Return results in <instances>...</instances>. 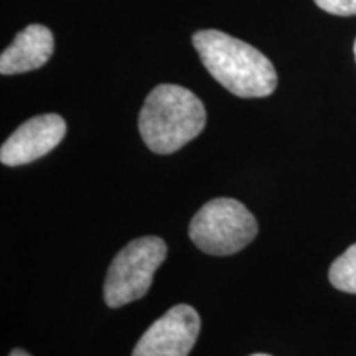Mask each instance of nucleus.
Instances as JSON below:
<instances>
[{
    "label": "nucleus",
    "instance_id": "423d86ee",
    "mask_svg": "<svg viewBox=\"0 0 356 356\" xmlns=\"http://www.w3.org/2000/svg\"><path fill=\"white\" fill-rule=\"evenodd\" d=\"M66 122L58 114L35 115L22 124L0 149V162L7 167H19L35 162L50 154L63 140Z\"/></svg>",
    "mask_w": 356,
    "mask_h": 356
},
{
    "label": "nucleus",
    "instance_id": "0eeeda50",
    "mask_svg": "<svg viewBox=\"0 0 356 356\" xmlns=\"http://www.w3.org/2000/svg\"><path fill=\"white\" fill-rule=\"evenodd\" d=\"M55 48L53 33L43 25H29L0 56V73L20 74L33 71L50 60Z\"/></svg>",
    "mask_w": 356,
    "mask_h": 356
},
{
    "label": "nucleus",
    "instance_id": "f03ea898",
    "mask_svg": "<svg viewBox=\"0 0 356 356\" xmlns=\"http://www.w3.org/2000/svg\"><path fill=\"white\" fill-rule=\"evenodd\" d=\"M207 126V109L198 96L178 84H159L139 114V132L155 154L168 155L198 137Z\"/></svg>",
    "mask_w": 356,
    "mask_h": 356
},
{
    "label": "nucleus",
    "instance_id": "20e7f679",
    "mask_svg": "<svg viewBox=\"0 0 356 356\" xmlns=\"http://www.w3.org/2000/svg\"><path fill=\"white\" fill-rule=\"evenodd\" d=\"M165 257L167 244L159 236L137 238L122 248L111 262L102 289L108 307L119 309L142 299Z\"/></svg>",
    "mask_w": 356,
    "mask_h": 356
},
{
    "label": "nucleus",
    "instance_id": "f8f14e48",
    "mask_svg": "<svg viewBox=\"0 0 356 356\" xmlns=\"http://www.w3.org/2000/svg\"><path fill=\"white\" fill-rule=\"evenodd\" d=\"M353 51H355V60H356V40H355V47H353Z\"/></svg>",
    "mask_w": 356,
    "mask_h": 356
},
{
    "label": "nucleus",
    "instance_id": "7ed1b4c3",
    "mask_svg": "<svg viewBox=\"0 0 356 356\" xmlns=\"http://www.w3.org/2000/svg\"><path fill=\"white\" fill-rule=\"evenodd\" d=\"M254 215L234 198L204 203L190 222L188 234L198 249L211 256H231L257 236Z\"/></svg>",
    "mask_w": 356,
    "mask_h": 356
},
{
    "label": "nucleus",
    "instance_id": "f257e3e1",
    "mask_svg": "<svg viewBox=\"0 0 356 356\" xmlns=\"http://www.w3.org/2000/svg\"><path fill=\"white\" fill-rule=\"evenodd\" d=\"M191 42L208 73L234 96L266 97L277 88V73L269 58L243 40L218 30H200Z\"/></svg>",
    "mask_w": 356,
    "mask_h": 356
},
{
    "label": "nucleus",
    "instance_id": "1a4fd4ad",
    "mask_svg": "<svg viewBox=\"0 0 356 356\" xmlns=\"http://www.w3.org/2000/svg\"><path fill=\"white\" fill-rule=\"evenodd\" d=\"M315 3L332 15H356V0H315Z\"/></svg>",
    "mask_w": 356,
    "mask_h": 356
},
{
    "label": "nucleus",
    "instance_id": "9d476101",
    "mask_svg": "<svg viewBox=\"0 0 356 356\" xmlns=\"http://www.w3.org/2000/svg\"><path fill=\"white\" fill-rule=\"evenodd\" d=\"M8 356H32V355H29V353H26L25 350L15 348V350H12V351H10V355H8Z\"/></svg>",
    "mask_w": 356,
    "mask_h": 356
},
{
    "label": "nucleus",
    "instance_id": "9b49d317",
    "mask_svg": "<svg viewBox=\"0 0 356 356\" xmlns=\"http://www.w3.org/2000/svg\"><path fill=\"white\" fill-rule=\"evenodd\" d=\"M251 356H270V355H266V353H256V355H251Z\"/></svg>",
    "mask_w": 356,
    "mask_h": 356
},
{
    "label": "nucleus",
    "instance_id": "39448f33",
    "mask_svg": "<svg viewBox=\"0 0 356 356\" xmlns=\"http://www.w3.org/2000/svg\"><path fill=\"white\" fill-rule=\"evenodd\" d=\"M198 312L191 305H173L150 325L137 341L132 356H188L200 335Z\"/></svg>",
    "mask_w": 356,
    "mask_h": 356
},
{
    "label": "nucleus",
    "instance_id": "6e6552de",
    "mask_svg": "<svg viewBox=\"0 0 356 356\" xmlns=\"http://www.w3.org/2000/svg\"><path fill=\"white\" fill-rule=\"evenodd\" d=\"M328 279L338 291L356 293V243L333 261L328 270Z\"/></svg>",
    "mask_w": 356,
    "mask_h": 356
}]
</instances>
